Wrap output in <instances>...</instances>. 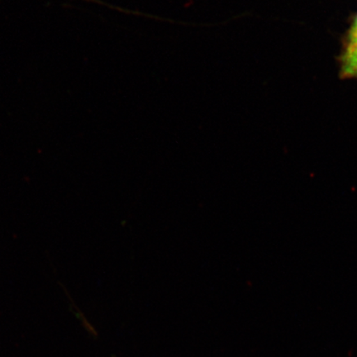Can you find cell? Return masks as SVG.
<instances>
[{
    "label": "cell",
    "instance_id": "6da1fadb",
    "mask_svg": "<svg viewBox=\"0 0 357 357\" xmlns=\"http://www.w3.org/2000/svg\"><path fill=\"white\" fill-rule=\"evenodd\" d=\"M340 77L357 78V41L345 42L340 56Z\"/></svg>",
    "mask_w": 357,
    "mask_h": 357
},
{
    "label": "cell",
    "instance_id": "7a4b0ae2",
    "mask_svg": "<svg viewBox=\"0 0 357 357\" xmlns=\"http://www.w3.org/2000/svg\"><path fill=\"white\" fill-rule=\"evenodd\" d=\"M357 41V16L351 26L347 34L345 42Z\"/></svg>",
    "mask_w": 357,
    "mask_h": 357
}]
</instances>
